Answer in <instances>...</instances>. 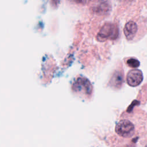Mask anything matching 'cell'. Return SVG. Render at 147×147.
I'll return each mask as SVG.
<instances>
[{"mask_svg":"<svg viewBox=\"0 0 147 147\" xmlns=\"http://www.w3.org/2000/svg\"><path fill=\"white\" fill-rule=\"evenodd\" d=\"M72 90L79 96L87 98L91 95L92 86L90 80L84 77H78L73 82Z\"/></svg>","mask_w":147,"mask_h":147,"instance_id":"1","label":"cell"},{"mask_svg":"<svg viewBox=\"0 0 147 147\" xmlns=\"http://www.w3.org/2000/svg\"><path fill=\"white\" fill-rule=\"evenodd\" d=\"M116 133L121 137L129 138L131 137L135 131L134 124L129 119H123L120 120L115 127Z\"/></svg>","mask_w":147,"mask_h":147,"instance_id":"2","label":"cell"},{"mask_svg":"<svg viewBox=\"0 0 147 147\" xmlns=\"http://www.w3.org/2000/svg\"><path fill=\"white\" fill-rule=\"evenodd\" d=\"M140 32V25L138 21L131 20L127 21L123 28V33L126 38L129 41H134L138 38Z\"/></svg>","mask_w":147,"mask_h":147,"instance_id":"3","label":"cell"},{"mask_svg":"<svg viewBox=\"0 0 147 147\" xmlns=\"http://www.w3.org/2000/svg\"><path fill=\"white\" fill-rule=\"evenodd\" d=\"M143 80V74L138 69H130L126 75V82L131 87H136L141 84Z\"/></svg>","mask_w":147,"mask_h":147,"instance_id":"4","label":"cell"},{"mask_svg":"<svg viewBox=\"0 0 147 147\" xmlns=\"http://www.w3.org/2000/svg\"><path fill=\"white\" fill-rule=\"evenodd\" d=\"M117 29L115 25L108 23L105 24L100 29V31L97 36V38L99 40L103 41L111 37L115 38V33H118V32H115V29Z\"/></svg>","mask_w":147,"mask_h":147,"instance_id":"5","label":"cell"},{"mask_svg":"<svg viewBox=\"0 0 147 147\" xmlns=\"http://www.w3.org/2000/svg\"><path fill=\"white\" fill-rule=\"evenodd\" d=\"M111 83L115 87L120 86L122 83L123 78L122 75L119 72L115 73L113 75L111 80Z\"/></svg>","mask_w":147,"mask_h":147,"instance_id":"6","label":"cell"},{"mask_svg":"<svg viewBox=\"0 0 147 147\" xmlns=\"http://www.w3.org/2000/svg\"><path fill=\"white\" fill-rule=\"evenodd\" d=\"M126 64L128 66L133 69L137 68L140 65V61L135 58H129L126 60Z\"/></svg>","mask_w":147,"mask_h":147,"instance_id":"7","label":"cell"}]
</instances>
